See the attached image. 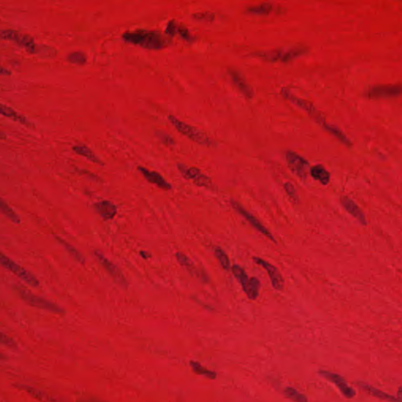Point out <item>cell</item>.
Here are the masks:
<instances>
[{
	"label": "cell",
	"instance_id": "cell-41",
	"mask_svg": "<svg viewBox=\"0 0 402 402\" xmlns=\"http://www.w3.org/2000/svg\"><path fill=\"white\" fill-rule=\"evenodd\" d=\"M11 74V72L7 69L0 68V75L10 76Z\"/></svg>",
	"mask_w": 402,
	"mask_h": 402
},
{
	"label": "cell",
	"instance_id": "cell-33",
	"mask_svg": "<svg viewBox=\"0 0 402 402\" xmlns=\"http://www.w3.org/2000/svg\"><path fill=\"white\" fill-rule=\"evenodd\" d=\"M0 344L12 350L18 348V344L16 341L3 331H0Z\"/></svg>",
	"mask_w": 402,
	"mask_h": 402
},
{
	"label": "cell",
	"instance_id": "cell-14",
	"mask_svg": "<svg viewBox=\"0 0 402 402\" xmlns=\"http://www.w3.org/2000/svg\"><path fill=\"white\" fill-rule=\"evenodd\" d=\"M138 169L150 183L157 185L159 188L164 189V190H170L171 189V184L168 183L164 179V177L160 175L159 173L156 172V171H150V170L146 169L143 167H139Z\"/></svg>",
	"mask_w": 402,
	"mask_h": 402
},
{
	"label": "cell",
	"instance_id": "cell-35",
	"mask_svg": "<svg viewBox=\"0 0 402 402\" xmlns=\"http://www.w3.org/2000/svg\"><path fill=\"white\" fill-rule=\"evenodd\" d=\"M284 188H285L287 194L289 195V197L293 201L294 203H298L299 197H298V195L296 193V190L294 185L291 182H286L284 185Z\"/></svg>",
	"mask_w": 402,
	"mask_h": 402
},
{
	"label": "cell",
	"instance_id": "cell-40",
	"mask_svg": "<svg viewBox=\"0 0 402 402\" xmlns=\"http://www.w3.org/2000/svg\"><path fill=\"white\" fill-rule=\"evenodd\" d=\"M77 402H103L99 399L95 398V397H82V398L79 399Z\"/></svg>",
	"mask_w": 402,
	"mask_h": 402
},
{
	"label": "cell",
	"instance_id": "cell-36",
	"mask_svg": "<svg viewBox=\"0 0 402 402\" xmlns=\"http://www.w3.org/2000/svg\"><path fill=\"white\" fill-rule=\"evenodd\" d=\"M193 182L198 186L211 187V185H212L211 178H209L207 175H203V174H200L199 176L196 177L193 180Z\"/></svg>",
	"mask_w": 402,
	"mask_h": 402
},
{
	"label": "cell",
	"instance_id": "cell-44",
	"mask_svg": "<svg viewBox=\"0 0 402 402\" xmlns=\"http://www.w3.org/2000/svg\"><path fill=\"white\" fill-rule=\"evenodd\" d=\"M6 137H7V136H6L5 133L0 131V139H6Z\"/></svg>",
	"mask_w": 402,
	"mask_h": 402
},
{
	"label": "cell",
	"instance_id": "cell-39",
	"mask_svg": "<svg viewBox=\"0 0 402 402\" xmlns=\"http://www.w3.org/2000/svg\"><path fill=\"white\" fill-rule=\"evenodd\" d=\"M177 25H177L175 21L170 22L167 25V29H166V33L171 36H175L176 34Z\"/></svg>",
	"mask_w": 402,
	"mask_h": 402
},
{
	"label": "cell",
	"instance_id": "cell-19",
	"mask_svg": "<svg viewBox=\"0 0 402 402\" xmlns=\"http://www.w3.org/2000/svg\"><path fill=\"white\" fill-rule=\"evenodd\" d=\"M73 150L77 154H78V155L82 156V157H85L86 159H88L91 162L95 163V164H99V165H103L104 164L102 160H100V159L95 155V153H94L91 149L88 148V146H73Z\"/></svg>",
	"mask_w": 402,
	"mask_h": 402
},
{
	"label": "cell",
	"instance_id": "cell-22",
	"mask_svg": "<svg viewBox=\"0 0 402 402\" xmlns=\"http://www.w3.org/2000/svg\"><path fill=\"white\" fill-rule=\"evenodd\" d=\"M0 212L13 223H16V224H19L21 223V219H20L18 214L14 211V209H11V207L1 197H0Z\"/></svg>",
	"mask_w": 402,
	"mask_h": 402
},
{
	"label": "cell",
	"instance_id": "cell-13",
	"mask_svg": "<svg viewBox=\"0 0 402 402\" xmlns=\"http://www.w3.org/2000/svg\"><path fill=\"white\" fill-rule=\"evenodd\" d=\"M340 201H341L342 205L344 206V209L351 216L357 219L361 225L366 226L367 221L365 219V214L354 200L347 196H341Z\"/></svg>",
	"mask_w": 402,
	"mask_h": 402
},
{
	"label": "cell",
	"instance_id": "cell-29",
	"mask_svg": "<svg viewBox=\"0 0 402 402\" xmlns=\"http://www.w3.org/2000/svg\"><path fill=\"white\" fill-rule=\"evenodd\" d=\"M273 8L274 7L271 4H262L251 7V8H248L247 11L251 15H266L271 14V11H273Z\"/></svg>",
	"mask_w": 402,
	"mask_h": 402
},
{
	"label": "cell",
	"instance_id": "cell-9",
	"mask_svg": "<svg viewBox=\"0 0 402 402\" xmlns=\"http://www.w3.org/2000/svg\"><path fill=\"white\" fill-rule=\"evenodd\" d=\"M281 94L286 99L289 100L291 102L297 105L299 108L303 109V110L310 114V116H311L317 123H320L324 119L321 117L319 112H317V110L315 109L314 106L310 102L294 96L292 93L286 88H283V89L281 90Z\"/></svg>",
	"mask_w": 402,
	"mask_h": 402
},
{
	"label": "cell",
	"instance_id": "cell-34",
	"mask_svg": "<svg viewBox=\"0 0 402 402\" xmlns=\"http://www.w3.org/2000/svg\"><path fill=\"white\" fill-rule=\"evenodd\" d=\"M192 17L199 22H212L215 19V15L212 12L196 13L192 15Z\"/></svg>",
	"mask_w": 402,
	"mask_h": 402
},
{
	"label": "cell",
	"instance_id": "cell-7",
	"mask_svg": "<svg viewBox=\"0 0 402 402\" xmlns=\"http://www.w3.org/2000/svg\"><path fill=\"white\" fill-rule=\"evenodd\" d=\"M231 205L233 209H235L240 215H241V216H242L255 230H258V232H260V233L263 234L265 237H266L267 238H269L270 240H272L274 242L276 241L274 237H273L272 233H271L269 230H267L266 228H265L263 225H262V223H260L259 221H258L256 218L252 216L250 212L245 210L240 204L237 203V201L231 200Z\"/></svg>",
	"mask_w": 402,
	"mask_h": 402
},
{
	"label": "cell",
	"instance_id": "cell-1",
	"mask_svg": "<svg viewBox=\"0 0 402 402\" xmlns=\"http://www.w3.org/2000/svg\"><path fill=\"white\" fill-rule=\"evenodd\" d=\"M122 38L126 43L138 45L149 50H160L168 43V40L162 34L154 31L126 32L122 35Z\"/></svg>",
	"mask_w": 402,
	"mask_h": 402
},
{
	"label": "cell",
	"instance_id": "cell-17",
	"mask_svg": "<svg viewBox=\"0 0 402 402\" xmlns=\"http://www.w3.org/2000/svg\"><path fill=\"white\" fill-rule=\"evenodd\" d=\"M0 115H2L5 117L10 118L14 121L18 122L25 126H30V127L33 126V124L26 117L18 113L15 109H11V107L7 106L4 104L0 103Z\"/></svg>",
	"mask_w": 402,
	"mask_h": 402
},
{
	"label": "cell",
	"instance_id": "cell-42",
	"mask_svg": "<svg viewBox=\"0 0 402 402\" xmlns=\"http://www.w3.org/2000/svg\"><path fill=\"white\" fill-rule=\"evenodd\" d=\"M8 357L5 354H3L2 352H0V361H8Z\"/></svg>",
	"mask_w": 402,
	"mask_h": 402
},
{
	"label": "cell",
	"instance_id": "cell-31",
	"mask_svg": "<svg viewBox=\"0 0 402 402\" xmlns=\"http://www.w3.org/2000/svg\"><path fill=\"white\" fill-rule=\"evenodd\" d=\"M214 253H215V255H216L217 259L219 260V263L221 264V265H222V267H223V269L226 270V271L230 270V258H229V257H228L226 253L225 252V251H223L222 248H220V247H215V249H214Z\"/></svg>",
	"mask_w": 402,
	"mask_h": 402
},
{
	"label": "cell",
	"instance_id": "cell-6",
	"mask_svg": "<svg viewBox=\"0 0 402 402\" xmlns=\"http://www.w3.org/2000/svg\"><path fill=\"white\" fill-rule=\"evenodd\" d=\"M286 160L292 172L302 179H306L309 163L303 157L292 151L287 152Z\"/></svg>",
	"mask_w": 402,
	"mask_h": 402
},
{
	"label": "cell",
	"instance_id": "cell-32",
	"mask_svg": "<svg viewBox=\"0 0 402 402\" xmlns=\"http://www.w3.org/2000/svg\"><path fill=\"white\" fill-rule=\"evenodd\" d=\"M68 61L73 64H79V65H84L87 62V57L82 52L76 51L70 53L68 55Z\"/></svg>",
	"mask_w": 402,
	"mask_h": 402
},
{
	"label": "cell",
	"instance_id": "cell-4",
	"mask_svg": "<svg viewBox=\"0 0 402 402\" xmlns=\"http://www.w3.org/2000/svg\"><path fill=\"white\" fill-rule=\"evenodd\" d=\"M0 265L15 274V276L25 281V283L32 287H39V282L37 278L29 271L24 269L22 265H18L14 260L7 256L4 253L0 252Z\"/></svg>",
	"mask_w": 402,
	"mask_h": 402
},
{
	"label": "cell",
	"instance_id": "cell-11",
	"mask_svg": "<svg viewBox=\"0 0 402 402\" xmlns=\"http://www.w3.org/2000/svg\"><path fill=\"white\" fill-rule=\"evenodd\" d=\"M15 387L18 390L25 392L27 394H29L32 398L38 400L39 402H64L61 399L54 397L50 393H46L43 390L34 387V386H29V385L22 384V383H17L15 385Z\"/></svg>",
	"mask_w": 402,
	"mask_h": 402
},
{
	"label": "cell",
	"instance_id": "cell-18",
	"mask_svg": "<svg viewBox=\"0 0 402 402\" xmlns=\"http://www.w3.org/2000/svg\"><path fill=\"white\" fill-rule=\"evenodd\" d=\"M359 386H361L364 390L368 392V393H370V394H372L374 397L380 399V400H386V401L388 402L401 401L400 399L393 397L392 395L388 394V393H385V392L381 391L379 389H376V388L373 387V386H370V385L366 384V383H360Z\"/></svg>",
	"mask_w": 402,
	"mask_h": 402
},
{
	"label": "cell",
	"instance_id": "cell-2",
	"mask_svg": "<svg viewBox=\"0 0 402 402\" xmlns=\"http://www.w3.org/2000/svg\"><path fill=\"white\" fill-rule=\"evenodd\" d=\"M168 119H169L170 123L175 126V128L179 133H182L185 137L189 138L194 143L205 146H213V141L210 139V138L207 136L206 133L201 131L195 126L187 124L185 122L180 120L172 115L168 116Z\"/></svg>",
	"mask_w": 402,
	"mask_h": 402
},
{
	"label": "cell",
	"instance_id": "cell-26",
	"mask_svg": "<svg viewBox=\"0 0 402 402\" xmlns=\"http://www.w3.org/2000/svg\"><path fill=\"white\" fill-rule=\"evenodd\" d=\"M18 44L25 48L29 53H35L36 52V46L34 39L29 35L22 34V35L20 36L19 40H18Z\"/></svg>",
	"mask_w": 402,
	"mask_h": 402
},
{
	"label": "cell",
	"instance_id": "cell-3",
	"mask_svg": "<svg viewBox=\"0 0 402 402\" xmlns=\"http://www.w3.org/2000/svg\"><path fill=\"white\" fill-rule=\"evenodd\" d=\"M15 290L25 303L33 307L46 310V311L55 313V314H63L64 313V310L61 306H59L58 305L53 303L51 301L36 296L35 294L32 293L29 289H25L23 287L16 286Z\"/></svg>",
	"mask_w": 402,
	"mask_h": 402
},
{
	"label": "cell",
	"instance_id": "cell-37",
	"mask_svg": "<svg viewBox=\"0 0 402 402\" xmlns=\"http://www.w3.org/2000/svg\"><path fill=\"white\" fill-rule=\"evenodd\" d=\"M178 33L184 39L187 41L191 42L192 40V36L189 33V30L186 28H184L182 25H177L176 34Z\"/></svg>",
	"mask_w": 402,
	"mask_h": 402
},
{
	"label": "cell",
	"instance_id": "cell-28",
	"mask_svg": "<svg viewBox=\"0 0 402 402\" xmlns=\"http://www.w3.org/2000/svg\"><path fill=\"white\" fill-rule=\"evenodd\" d=\"M178 171L181 172L184 178H186V179L194 180L201 174L199 169H198L196 167H187L186 166L182 164H178Z\"/></svg>",
	"mask_w": 402,
	"mask_h": 402
},
{
	"label": "cell",
	"instance_id": "cell-15",
	"mask_svg": "<svg viewBox=\"0 0 402 402\" xmlns=\"http://www.w3.org/2000/svg\"><path fill=\"white\" fill-rule=\"evenodd\" d=\"M94 209L105 220L113 219L117 213L116 205L109 200H102L95 203Z\"/></svg>",
	"mask_w": 402,
	"mask_h": 402
},
{
	"label": "cell",
	"instance_id": "cell-27",
	"mask_svg": "<svg viewBox=\"0 0 402 402\" xmlns=\"http://www.w3.org/2000/svg\"><path fill=\"white\" fill-rule=\"evenodd\" d=\"M323 127H324L326 130L329 132L330 133H331L332 136H334V137L337 138V139H338L339 140L344 143V144L347 145V146H351V141L349 140V139H348L340 129L337 128V126H332V125H330L326 123L323 126Z\"/></svg>",
	"mask_w": 402,
	"mask_h": 402
},
{
	"label": "cell",
	"instance_id": "cell-8",
	"mask_svg": "<svg viewBox=\"0 0 402 402\" xmlns=\"http://www.w3.org/2000/svg\"><path fill=\"white\" fill-rule=\"evenodd\" d=\"M319 374H320V376H322L323 378H324V379H327V380L330 381L331 383H334V384L338 387L340 392H341L347 398H352V397H354L355 394H356L354 389L351 387L349 385L347 384L344 377H342V376L338 375V374L329 372V371L324 370L320 371Z\"/></svg>",
	"mask_w": 402,
	"mask_h": 402
},
{
	"label": "cell",
	"instance_id": "cell-25",
	"mask_svg": "<svg viewBox=\"0 0 402 402\" xmlns=\"http://www.w3.org/2000/svg\"><path fill=\"white\" fill-rule=\"evenodd\" d=\"M232 272H233L234 277L237 278V281L240 282L244 291L245 290L247 284H248V281H249V278L247 277L244 270L243 269L242 267H240V265H234L232 267Z\"/></svg>",
	"mask_w": 402,
	"mask_h": 402
},
{
	"label": "cell",
	"instance_id": "cell-43",
	"mask_svg": "<svg viewBox=\"0 0 402 402\" xmlns=\"http://www.w3.org/2000/svg\"><path fill=\"white\" fill-rule=\"evenodd\" d=\"M141 256L143 257L144 258H148L150 257V255H147L149 254L147 252H145V251H141Z\"/></svg>",
	"mask_w": 402,
	"mask_h": 402
},
{
	"label": "cell",
	"instance_id": "cell-12",
	"mask_svg": "<svg viewBox=\"0 0 402 402\" xmlns=\"http://www.w3.org/2000/svg\"><path fill=\"white\" fill-rule=\"evenodd\" d=\"M253 259L257 264L262 266V268L268 273L274 289L278 291L282 290L284 288V279L278 268L273 265L272 264L266 262L265 260L258 258V257H254Z\"/></svg>",
	"mask_w": 402,
	"mask_h": 402
},
{
	"label": "cell",
	"instance_id": "cell-30",
	"mask_svg": "<svg viewBox=\"0 0 402 402\" xmlns=\"http://www.w3.org/2000/svg\"><path fill=\"white\" fill-rule=\"evenodd\" d=\"M285 396L295 402H308L307 397L293 387H286L284 390Z\"/></svg>",
	"mask_w": 402,
	"mask_h": 402
},
{
	"label": "cell",
	"instance_id": "cell-16",
	"mask_svg": "<svg viewBox=\"0 0 402 402\" xmlns=\"http://www.w3.org/2000/svg\"><path fill=\"white\" fill-rule=\"evenodd\" d=\"M229 73H230V76L232 80H233V84L237 87V89L242 93L246 98H248V99L252 98L253 95H254L252 89L246 83L245 80L243 78L242 76L240 75L238 72L233 70H230L229 71Z\"/></svg>",
	"mask_w": 402,
	"mask_h": 402
},
{
	"label": "cell",
	"instance_id": "cell-21",
	"mask_svg": "<svg viewBox=\"0 0 402 402\" xmlns=\"http://www.w3.org/2000/svg\"><path fill=\"white\" fill-rule=\"evenodd\" d=\"M55 238L56 240L58 241L59 244H61V245L64 247V249L68 251L69 254H70L74 259L77 260V262H80V264H83V265L85 264V258H84V255H83L75 247H73L72 244H69L67 241L63 240L62 238L58 237V236H55Z\"/></svg>",
	"mask_w": 402,
	"mask_h": 402
},
{
	"label": "cell",
	"instance_id": "cell-38",
	"mask_svg": "<svg viewBox=\"0 0 402 402\" xmlns=\"http://www.w3.org/2000/svg\"><path fill=\"white\" fill-rule=\"evenodd\" d=\"M158 136L160 140L162 141L163 143L165 145H167V146H173V145L175 144V141H174V139H173L171 136H168V135H166V133L160 132V133H158Z\"/></svg>",
	"mask_w": 402,
	"mask_h": 402
},
{
	"label": "cell",
	"instance_id": "cell-24",
	"mask_svg": "<svg viewBox=\"0 0 402 402\" xmlns=\"http://www.w3.org/2000/svg\"><path fill=\"white\" fill-rule=\"evenodd\" d=\"M260 286H261V284H260L259 280L258 278H252L249 279L247 288L244 290L247 297L251 300H255L258 296Z\"/></svg>",
	"mask_w": 402,
	"mask_h": 402
},
{
	"label": "cell",
	"instance_id": "cell-10",
	"mask_svg": "<svg viewBox=\"0 0 402 402\" xmlns=\"http://www.w3.org/2000/svg\"><path fill=\"white\" fill-rule=\"evenodd\" d=\"M401 88L400 85H379L372 87L367 92L370 98H393L400 96Z\"/></svg>",
	"mask_w": 402,
	"mask_h": 402
},
{
	"label": "cell",
	"instance_id": "cell-20",
	"mask_svg": "<svg viewBox=\"0 0 402 402\" xmlns=\"http://www.w3.org/2000/svg\"><path fill=\"white\" fill-rule=\"evenodd\" d=\"M310 175L322 185H327L329 182L330 175L328 171L323 166L316 165L310 170Z\"/></svg>",
	"mask_w": 402,
	"mask_h": 402
},
{
	"label": "cell",
	"instance_id": "cell-5",
	"mask_svg": "<svg viewBox=\"0 0 402 402\" xmlns=\"http://www.w3.org/2000/svg\"><path fill=\"white\" fill-rule=\"evenodd\" d=\"M95 256L96 257L99 263L103 266L104 269L108 272V274L113 278L114 281H116L118 285L123 287V288H127L128 283L126 281V278L123 276V273L119 271L116 265H114L111 261H109L106 257L102 254L101 251H95L94 252Z\"/></svg>",
	"mask_w": 402,
	"mask_h": 402
},
{
	"label": "cell",
	"instance_id": "cell-23",
	"mask_svg": "<svg viewBox=\"0 0 402 402\" xmlns=\"http://www.w3.org/2000/svg\"><path fill=\"white\" fill-rule=\"evenodd\" d=\"M190 366L192 371L195 373L199 375V376H204V377L210 379H215L217 376L216 372L210 370L209 368H207L206 367L203 366L197 361H190Z\"/></svg>",
	"mask_w": 402,
	"mask_h": 402
}]
</instances>
